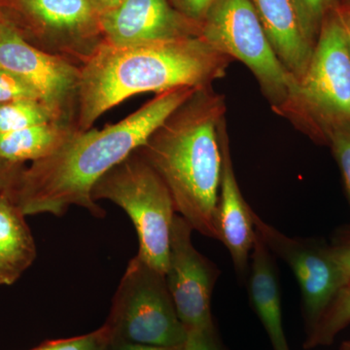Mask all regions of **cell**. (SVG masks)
I'll return each mask as SVG.
<instances>
[{"label":"cell","mask_w":350,"mask_h":350,"mask_svg":"<svg viewBox=\"0 0 350 350\" xmlns=\"http://www.w3.org/2000/svg\"><path fill=\"white\" fill-rule=\"evenodd\" d=\"M336 11H337L340 23L344 27L345 36H347V42H349L350 48V7L338 3V5L336 7Z\"/></svg>","instance_id":"f1b7e54d"},{"label":"cell","mask_w":350,"mask_h":350,"mask_svg":"<svg viewBox=\"0 0 350 350\" xmlns=\"http://www.w3.org/2000/svg\"><path fill=\"white\" fill-rule=\"evenodd\" d=\"M55 121L59 122L40 100H18L0 103V133L23 130Z\"/></svg>","instance_id":"d6986e66"},{"label":"cell","mask_w":350,"mask_h":350,"mask_svg":"<svg viewBox=\"0 0 350 350\" xmlns=\"http://www.w3.org/2000/svg\"><path fill=\"white\" fill-rule=\"evenodd\" d=\"M98 12L100 14L107 12L110 9L123 2L124 0H92Z\"/></svg>","instance_id":"f546056e"},{"label":"cell","mask_w":350,"mask_h":350,"mask_svg":"<svg viewBox=\"0 0 350 350\" xmlns=\"http://www.w3.org/2000/svg\"><path fill=\"white\" fill-rule=\"evenodd\" d=\"M0 68L27 83L59 122L75 126L80 66L39 49L0 16Z\"/></svg>","instance_id":"ba28073f"},{"label":"cell","mask_w":350,"mask_h":350,"mask_svg":"<svg viewBox=\"0 0 350 350\" xmlns=\"http://www.w3.org/2000/svg\"><path fill=\"white\" fill-rule=\"evenodd\" d=\"M24 163H16L4 160L0 157V194L13 186Z\"/></svg>","instance_id":"484cf974"},{"label":"cell","mask_w":350,"mask_h":350,"mask_svg":"<svg viewBox=\"0 0 350 350\" xmlns=\"http://www.w3.org/2000/svg\"><path fill=\"white\" fill-rule=\"evenodd\" d=\"M325 138L344 177L350 204V124L332 126L326 131Z\"/></svg>","instance_id":"7402d4cb"},{"label":"cell","mask_w":350,"mask_h":350,"mask_svg":"<svg viewBox=\"0 0 350 350\" xmlns=\"http://www.w3.org/2000/svg\"><path fill=\"white\" fill-rule=\"evenodd\" d=\"M247 278L251 306L268 335L273 350H291L283 328L282 294L275 255L258 232L251 253Z\"/></svg>","instance_id":"9a60e30c"},{"label":"cell","mask_w":350,"mask_h":350,"mask_svg":"<svg viewBox=\"0 0 350 350\" xmlns=\"http://www.w3.org/2000/svg\"><path fill=\"white\" fill-rule=\"evenodd\" d=\"M334 257L347 280L350 278V234L338 243L331 245Z\"/></svg>","instance_id":"4316f807"},{"label":"cell","mask_w":350,"mask_h":350,"mask_svg":"<svg viewBox=\"0 0 350 350\" xmlns=\"http://www.w3.org/2000/svg\"><path fill=\"white\" fill-rule=\"evenodd\" d=\"M255 230L269 250L292 269L301 292L306 331L317 323L340 287L347 282L331 245L312 239L291 238L253 211Z\"/></svg>","instance_id":"9c48e42d"},{"label":"cell","mask_w":350,"mask_h":350,"mask_svg":"<svg viewBox=\"0 0 350 350\" xmlns=\"http://www.w3.org/2000/svg\"><path fill=\"white\" fill-rule=\"evenodd\" d=\"M184 350H226L215 324L206 328L188 329Z\"/></svg>","instance_id":"cb8c5ba5"},{"label":"cell","mask_w":350,"mask_h":350,"mask_svg":"<svg viewBox=\"0 0 350 350\" xmlns=\"http://www.w3.org/2000/svg\"><path fill=\"white\" fill-rule=\"evenodd\" d=\"M226 110L223 94L211 85L200 87L137 149L165 182L176 213L214 239L222 175L219 131Z\"/></svg>","instance_id":"3957f363"},{"label":"cell","mask_w":350,"mask_h":350,"mask_svg":"<svg viewBox=\"0 0 350 350\" xmlns=\"http://www.w3.org/2000/svg\"><path fill=\"white\" fill-rule=\"evenodd\" d=\"M301 31L313 47L322 23L330 11L338 5V0H291Z\"/></svg>","instance_id":"ffe728a7"},{"label":"cell","mask_w":350,"mask_h":350,"mask_svg":"<svg viewBox=\"0 0 350 350\" xmlns=\"http://www.w3.org/2000/svg\"><path fill=\"white\" fill-rule=\"evenodd\" d=\"M350 324V278L340 287L330 305L310 330L306 332L304 349H314L333 344Z\"/></svg>","instance_id":"ac0fdd59"},{"label":"cell","mask_w":350,"mask_h":350,"mask_svg":"<svg viewBox=\"0 0 350 350\" xmlns=\"http://www.w3.org/2000/svg\"><path fill=\"white\" fill-rule=\"evenodd\" d=\"M108 350H184V345L167 347V345L133 344V342L111 340Z\"/></svg>","instance_id":"83f0119b"},{"label":"cell","mask_w":350,"mask_h":350,"mask_svg":"<svg viewBox=\"0 0 350 350\" xmlns=\"http://www.w3.org/2000/svg\"><path fill=\"white\" fill-rule=\"evenodd\" d=\"M199 88H177L158 94L126 118L103 130H76L56 153L21 170L9 189L21 211L25 216H63L75 206L103 217L105 211L92 198L94 185L144 145Z\"/></svg>","instance_id":"6da1fadb"},{"label":"cell","mask_w":350,"mask_h":350,"mask_svg":"<svg viewBox=\"0 0 350 350\" xmlns=\"http://www.w3.org/2000/svg\"><path fill=\"white\" fill-rule=\"evenodd\" d=\"M200 24V38L250 68L276 114L317 139L301 100L300 82L276 56L250 0H215Z\"/></svg>","instance_id":"277c9868"},{"label":"cell","mask_w":350,"mask_h":350,"mask_svg":"<svg viewBox=\"0 0 350 350\" xmlns=\"http://www.w3.org/2000/svg\"><path fill=\"white\" fill-rule=\"evenodd\" d=\"M75 131V125L55 121L0 133V157L16 163L42 160L56 153Z\"/></svg>","instance_id":"e0dca14e"},{"label":"cell","mask_w":350,"mask_h":350,"mask_svg":"<svg viewBox=\"0 0 350 350\" xmlns=\"http://www.w3.org/2000/svg\"><path fill=\"white\" fill-rule=\"evenodd\" d=\"M103 41L112 45L161 42L200 36L202 24L169 0H124L100 14Z\"/></svg>","instance_id":"7c38bea8"},{"label":"cell","mask_w":350,"mask_h":350,"mask_svg":"<svg viewBox=\"0 0 350 350\" xmlns=\"http://www.w3.org/2000/svg\"><path fill=\"white\" fill-rule=\"evenodd\" d=\"M14 6L40 38L39 49L79 66L103 42L92 0H15Z\"/></svg>","instance_id":"8fae6325"},{"label":"cell","mask_w":350,"mask_h":350,"mask_svg":"<svg viewBox=\"0 0 350 350\" xmlns=\"http://www.w3.org/2000/svg\"><path fill=\"white\" fill-rule=\"evenodd\" d=\"M340 350H350V340H345V342H342L340 345Z\"/></svg>","instance_id":"4dcf8cb0"},{"label":"cell","mask_w":350,"mask_h":350,"mask_svg":"<svg viewBox=\"0 0 350 350\" xmlns=\"http://www.w3.org/2000/svg\"><path fill=\"white\" fill-rule=\"evenodd\" d=\"M276 56L301 82L314 47L306 40L291 0H250Z\"/></svg>","instance_id":"5bb4252c"},{"label":"cell","mask_w":350,"mask_h":350,"mask_svg":"<svg viewBox=\"0 0 350 350\" xmlns=\"http://www.w3.org/2000/svg\"><path fill=\"white\" fill-rule=\"evenodd\" d=\"M9 189L0 194V285H11L36 258L33 237Z\"/></svg>","instance_id":"2e32d148"},{"label":"cell","mask_w":350,"mask_h":350,"mask_svg":"<svg viewBox=\"0 0 350 350\" xmlns=\"http://www.w3.org/2000/svg\"><path fill=\"white\" fill-rule=\"evenodd\" d=\"M179 11L191 19L202 23L204 16L215 0H176Z\"/></svg>","instance_id":"d4e9b609"},{"label":"cell","mask_w":350,"mask_h":350,"mask_svg":"<svg viewBox=\"0 0 350 350\" xmlns=\"http://www.w3.org/2000/svg\"><path fill=\"white\" fill-rule=\"evenodd\" d=\"M300 88L319 142L332 126L350 124V48L336 8L322 23Z\"/></svg>","instance_id":"52a82bcc"},{"label":"cell","mask_w":350,"mask_h":350,"mask_svg":"<svg viewBox=\"0 0 350 350\" xmlns=\"http://www.w3.org/2000/svg\"><path fill=\"white\" fill-rule=\"evenodd\" d=\"M92 198L110 200L126 211L137 230L138 256L165 275L176 211L165 182L137 149L101 177Z\"/></svg>","instance_id":"5b68a950"},{"label":"cell","mask_w":350,"mask_h":350,"mask_svg":"<svg viewBox=\"0 0 350 350\" xmlns=\"http://www.w3.org/2000/svg\"><path fill=\"white\" fill-rule=\"evenodd\" d=\"M340 4H342V5L350 7V0H342V3Z\"/></svg>","instance_id":"1f68e13d"},{"label":"cell","mask_w":350,"mask_h":350,"mask_svg":"<svg viewBox=\"0 0 350 350\" xmlns=\"http://www.w3.org/2000/svg\"><path fill=\"white\" fill-rule=\"evenodd\" d=\"M219 135L222 150V175L216 209L217 241L229 251L239 280L245 282L257 232L252 208L244 200L234 174L226 119L221 123Z\"/></svg>","instance_id":"4fadbf2b"},{"label":"cell","mask_w":350,"mask_h":350,"mask_svg":"<svg viewBox=\"0 0 350 350\" xmlns=\"http://www.w3.org/2000/svg\"><path fill=\"white\" fill-rule=\"evenodd\" d=\"M191 225L175 214L165 282L181 323L188 329L213 325L211 297L220 271L192 243Z\"/></svg>","instance_id":"30bf717a"},{"label":"cell","mask_w":350,"mask_h":350,"mask_svg":"<svg viewBox=\"0 0 350 350\" xmlns=\"http://www.w3.org/2000/svg\"><path fill=\"white\" fill-rule=\"evenodd\" d=\"M18 100H39L38 93L27 83L0 68V103Z\"/></svg>","instance_id":"603a6c76"},{"label":"cell","mask_w":350,"mask_h":350,"mask_svg":"<svg viewBox=\"0 0 350 350\" xmlns=\"http://www.w3.org/2000/svg\"><path fill=\"white\" fill-rule=\"evenodd\" d=\"M105 325L111 340L152 345H181L186 340L165 276L138 255L126 267Z\"/></svg>","instance_id":"8992f818"},{"label":"cell","mask_w":350,"mask_h":350,"mask_svg":"<svg viewBox=\"0 0 350 350\" xmlns=\"http://www.w3.org/2000/svg\"><path fill=\"white\" fill-rule=\"evenodd\" d=\"M110 342L111 334L105 324L98 330L86 335L47 340L29 350H108Z\"/></svg>","instance_id":"44dd1931"},{"label":"cell","mask_w":350,"mask_h":350,"mask_svg":"<svg viewBox=\"0 0 350 350\" xmlns=\"http://www.w3.org/2000/svg\"><path fill=\"white\" fill-rule=\"evenodd\" d=\"M0 16H1V15H0Z\"/></svg>","instance_id":"d6a6232c"},{"label":"cell","mask_w":350,"mask_h":350,"mask_svg":"<svg viewBox=\"0 0 350 350\" xmlns=\"http://www.w3.org/2000/svg\"><path fill=\"white\" fill-rule=\"evenodd\" d=\"M232 61L200 36L126 46L103 41L80 66L76 130H90L137 94L208 86L224 77Z\"/></svg>","instance_id":"7a4b0ae2"}]
</instances>
